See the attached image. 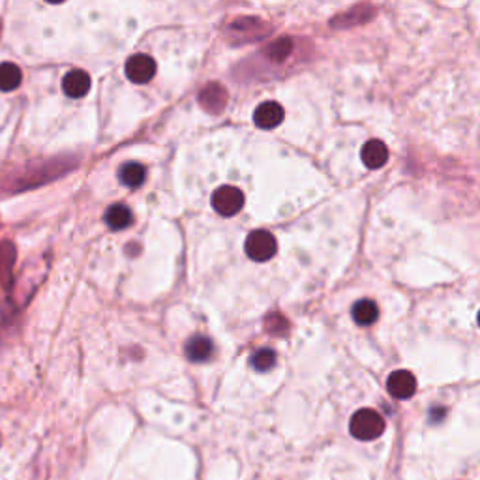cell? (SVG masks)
<instances>
[{"label":"cell","instance_id":"cell-17","mask_svg":"<svg viewBox=\"0 0 480 480\" xmlns=\"http://www.w3.org/2000/svg\"><path fill=\"white\" fill-rule=\"evenodd\" d=\"M252 368L257 372H268L276 366V353L272 349H259L252 357Z\"/></svg>","mask_w":480,"mask_h":480},{"label":"cell","instance_id":"cell-13","mask_svg":"<svg viewBox=\"0 0 480 480\" xmlns=\"http://www.w3.org/2000/svg\"><path fill=\"white\" fill-rule=\"evenodd\" d=\"M145 177H147V171L141 163L137 162H128L121 167L118 171V178L121 183L128 188H139L145 183Z\"/></svg>","mask_w":480,"mask_h":480},{"label":"cell","instance_id":"cell-6","mask_svg":"<svg viewBox=\"0 0 480 480\" xmlns=\"http://www.w3.org/2000/svg\"><path fill=\"white\" fill-rule=\"evenodd\" d=\"M389 394L396 399H409L417 392V379L407 369H398L389 375L387 381Z\"/></svg>","mask_w":480,"mask_h":480},{"label":"cell","instance_id":"cell-2","mask_svg":"<svg viewBox=\"0 0 480 480\" xmlns=\"http://www.w3.org/2000/svg\"><path fill=\"white\" fill-rule=\"evenodd\" d=\"M244 252L252 261L265 263V261H270L278 252V240L270 231L257 229V231L250 233L248 238H246Z\"/></svg>","mask_w":480,"mask_h":480},{"label":"cell","instance_id":"cell-15","mask_svg":"<svg viewBox=\"0 0 480 480\" xmlns=\"http://www.w3.org/2000/svg\"><path fill=\"white\" fill-rule=\"evenodd\" d=\"M23 73H21L19 66H16L14 62H2L0 64V91L11 92L16 91L21 85Z\"/></svg>","mask_w":480,"mask_h":480},{"label":"cell","instance_id":"cell-9","mask_svg":"<svg viewBox=\"0 0 480 480\" xmlns=\"http://www.w3.org/2000/svg\"><path fill=\"white\" fill-rule=\"evenodd\" d=\"M91 76L83 70H71L68 71L64 81H62V88L70 98H83L91 91Z\"/></svg>","mask_w":480,"mask_h":480},{"label":"cell","instance_id":"cell-8","mask_svg":"<svg viewBox=\"0 0 480 480\" xmlns=\"http://www.w3.org/2000/svg\"><path fill=\"white\" fill-rule=\"evenodd\" d=\"M360 158H362V163L368 169H381L384 163L389 162V148L379 139H369L360 150Z\"/></svg>","mask_w":480,"mask_h":480},{"label":"cell","instance_id":"cell-5","mask_svg":"<svg viewBox=\"0 0 480 480\" xmlns=\"http://www.w3.org/2000/svg\"><path fill=\"white\" fill-rule=\"evenodd\" d=\"M199 103L210 115H220L228 106V91L220 83H208L199 92Z\"/></svg>","mask_w":480,"mask_h":480},{"label":"cell","instance_id":"cell-11","mask_svg":"<svg viewBox=\"0 0 480 480\" xmlns=\"http://www.w3.org/2000/svg\"><path fill=\"white\" fill-rule=\"evenodd\" d=\"M351 315H353L354 323L360 327H369L379 319V308L372 298H360L359 302H354L351 308Z\"/></svg>","mask_w":480,"mask_h":480},{"label":"cell","instance_id":"cell-4","mask_svg":"<svg viewBox=\"0 0 480 480\" xmlns=\"http://www.w3.org/2000/svg\"><path fill=\"white\" fill-rule=\"evenodd\" d=\"M126 76L136 85H145L156 76V61L143 53L130 56L126 62Z\"/></svg>","mask_w":480,"mask_h":480},{"label":"cell","instance_id":"cell-16","mask_svg":"<svg viewBox=\"0 0 480 480\" xmlns=\"http://www.w3.org/2000/svg\"><path fill=\"white\" fill-rule=\"evenodd\" d=\"M291 51H293V40L291 38H280L267 47V56L272 62H283L291 55Z\"/></svg>","mask_w":480,"mask_h":480},{"label":"cell","instance_id":"cell-19","mask_svg":"<svg viewBox=\"0 0 480 480\" xmlns=\"http://www.w3.org/2000/svg\"><path fill=\"white\" fill-rule=\"evenodd\" d=\"M0 29H2V23H0Z\"/></svg>","mask_w":480,"mask_h":480},{"label":"cell","instance_id":"cell-1","mask_svg":"<svg viewBox=\"0 0 480 480\" xmlns=\"http://www.w3.org/2000/svg\"><path fill=\"white\" fill-rule=\"evenodd\" d=\"M349 432L354 439L374 441L384 432V420L377 411L359 409L349 420Z\"/></svg>","mask_w":480,"mask_h":480},{"label":"cell","instance_id":"cell-20","mask_svg":"<svg viewBox=\"0 0 480 480\" xmlns=\"http://www.w3.org/2000/svg\"><path fill=\"white\" fill-rule=\"evenodd\" d=\"M0 443H2V437H0Z\"/></svg>","mask_w":480,"mask_h":480},{"label":"cell","instance_id":"cell-10","mask_svg":"<svg viewBox=\"0 0 480 480\" xmlns=\"http://www.w3.org/2000/svg\"><path fill=\"white\" fill-rule=\"evenodd\" d=\"M186 357L192 362H207L214 354L213 339L207 336H193L186 342Z\"/></svg>","mask_w":480,"mask_h":480},{"label":"cell","instance_id":"cell-7","mask_svg":"<svg viewBox=\"0 0 480 480\" xmlns=\"http://www.w3.org/2000/svg\"><path fill=\"white\" fill-rule=\"evenodd\" d=\"M283 118H285V111H283V107L280 106L278 101H263L253 113V122L261 130L278 128L283 122Z\"/></svg>","mask_w":480,"mask_h":480},{"label":"cell","instance_id":"cell-14","mask_svg":"<svg viewBox=\"0 0 480 480\" xmlns=\"http://www.w3.org/2000/svg\"><path fill=\"white\" fill-rule=\"evenodd\" d=\"M16 261V248L11 242H0V285H10L11 267Z\"/></svg>","mask_w":480,"mask_h":480},{"label":"cell","instance_id":"cell-18","mask_svg":"<svg viewBox=\"0 0 480 480\" xmlns=\"http://www.w3.org/2000/svg\"><path fill=\"white\" fill-rule=\"evenodd\" d=\"M479 325H480V312H479Z\"/></svg>","mask_w":480,"mask_h":480},{"label":"cell","instance_id":"cell-3","mask_svg":"<svg viewBox=\"0 0 480 480\" xmlns=\"http://www.w3.org/2000/svg\"><path fill=\"white\" fill-rule=\"evenodd\" d=\"M244 193L237 186H222L213 193V208L220 216H235L242 210Z\"/></svg>","mask_w":480,"mask_h":480},{"label":"cell","instance_id":"cell-12","mask_svg":"<svg viewBox=\"0 0 480 480\" xmlns=\"http://www.w3.org/2000/svg\"><path fill=\"white\" fill-rule=\"evenodd\" d=\"M133 222L132 210L126 205H113L106 213V223L113 231H122V229L130 228Z\"/></svg>","mask_w":480,"mask_h":480}]
</instances>
